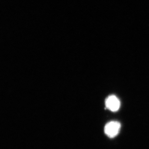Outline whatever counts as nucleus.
<instances>
[{
  "label": "nucleus",
  "instance_id": "1",
  "mask_svg": "<svg viewBox=\"0 0 149 149\" xmlns=\"http://www.w3.org/2000/svg\"><path fill=\"white\" fill-rule=\"evenodd\" d=\"M120 124L116 121L109 122L105 125L104 131L106 134L109 138H114L119 134L120 130Z\"/></svg>",
  "mask_w": 149,
  "mask_h": 149
},
{
  "label": "nucleus",
  "instance_id": "2",
  "mask_svg": "<svg viewBox=\"0 0 149 149\" xmlns=\"http://www.w3.org/2000/svg\"><path fill=\"white\" fill-rule=\"evenodd\" d=\"M105 103L106 108L111 111H117L120 107V101L116 96L113 95L109 96Z\"/></svg>",
  "mask_w": 149,
  "mask_h": 149
}]
</instances>
